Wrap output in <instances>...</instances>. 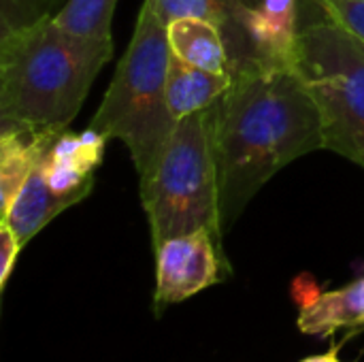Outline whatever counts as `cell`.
Wrapping results in <instances>:
<instances>
[{
	"label": "cell",
	"mask_w": 364,
	"mask_h": 362,
	"mask_svg": "<svg viewBox=\"0 0 364 362\" xmlns=\"http://www.w3.org/2000/svg\"><path fill=\"white\" fill-rule=\"evenodd\" d=\"M154 4L164 23L181 17L213 21L226 41L232 75L260 66V58L250 34L252 9L243 6L239 0H154Z\"/></svg>",
	"instance_id": "8"
},
{
	"label": "cell",
	"mask_w": 364,
	"mask_h": 362,
	"mask_svg": "<svg viewBox=\"0 0 364 362\" xmlns=\"http://www.w3.org/2000/svg\"><path fill=\"white\" fill-rule=\"evenodd\" d=\"M250 34L264 66H294L299 51V0H262L252 11Z\"/></svg>",
	"instance_id": "10"
},
{
	"label": "cell",
	"mask_w": 364,
	"mask_h": 362,
	"mask_svg": "<svg viewBox=\"0 0 364 362\" xmlns=\"http://www.w3.org/2000/svg\"><path fill=\"white\" fill-rule=\"evenodd\" d=\"M239 2H241L243 6L252 9V11H254V9H258V6L262 4V0H239Z\"/></svg>",
	"instance_id": "20"
},
{
	"label": "cell",
	"mask_w": 364,
	"mask_h": 362,
	"mask_svg": "<svg viewBox=\"0 0 364 362\" xmlns=\"http://www.w3.org/2000/svg\"><path fill=\"white\" fill-rule=\"evenodd\" d=\"M115 2L117 0H68L53 15V21L73 34L111 41Z\"/></svg>",
	"instance_id": "15"
},
{
	"label": "cell",
	"mask_w": 364,
	"mask_h": 362,
	"mask_svg": "<svg viewBox=\"0 0 364 362\" xmlns=\"http://www.w3.org/2000/svg\"><path fill=\"white\" fill-rule=\"evenodd\" d=\"M166 30L173 55L205 70L230 73L226 41L222 36V30L213 21L200 17H181L166 23Z\"/></svg>",
	"instance_id": "14"
},
{
	"label": "cell",
	"mask_w": 364,
	"mask_h": 362,
	"mask_svg": "<svg viewBox=\"0 0 364 362\" xmlns=\"http://www.w3.org/2000/svg\"><path fill=\"white\" fill-rule=\"evenodd\" d=\"M62 132L23 124H0V218Z\"/></svg>",
	"instance_id": "9"
},
{
	"label": "cell",
	"mask_w": 364,
	"mask_h": 362,
	"mask_svg": "<svg viewBox=\"0 0 364 362\" xmlns=\"http://www.w3.org/2000/svg\"><path fill=\"white\" fill-rule=\"evenodd\" d=\"M111 55L113 41L73 34L53 17L0 38V124L68 130Z\"/></svg>",
	"instance_id": "2"
},
{
	"label": "cell",
	"mask_w": 364,
	"mask_h": 362,
	"mask_svg": "<svg viewBox=\"0 0 364 362\" xmlns=\"http://www.w3.org/2000/svg\"><path fill=\"white\" fill-rule=\"evenodd\" d=\"M156 290L154 309L162 316L164 307L183 303L194 294L220 284L228 262L222 241L209 230H196L166 239L154 250Z\"/></svg>",
	"instance_id": "6"
},
{
	"label": "cell",
	"mask_w": 364,
	"mask_h": 362,
	"mask_svg": "<svg viewBox=\"0 0 364 362\" xmlns=\"http://www.w3.org/2000/svg\"><path fill=\"white\" fill-rule=\"evenodd\" d=\"M232 83L230 73H213L192 66L171 53L168 81H166V102L175 122L207 111L215 105Z\"/></svg>",
	"instance_id": "12"
},
{
	"label": "cell",
	"mask_w": 364,
	"mask_h": 362,
	"mask_svg": "<svg viewBox=\"0 0 364 362\" xmlns=\"http://www.w3.org/2000/svg\"><path fill=\"white\" fill-rule=\"evenodd\" d=\"M299 329L314 337H333L339 331L364 329V273L348 286L320 292L303 305Z\"/></svg>",
	"instance_id": "11"
},
{
	"label": "cell",
	"mask_w": 364,
	"mask_h": 362,
	"mask_svg": "<svg viewBox=\"0 0 364 362\" xmlns=\"http://www.w3.org/2000/svg\"><path fill=\"white\" fill-rule=\"evenodd\" d=\"M60 0H0V38L51 19Z\"/></svg>",
	"instance_id": "16"
},
{
	"label": "cell",
	"mask_w": 364,
	"mask_h": 362,
	"mask_svg": "<svg viewBox=\"0 0 364 362\" xmlns=\"http://www.w3.org/2000/svg\"><path fill=\"white\" fill-rule=\"evenodd\" d=\"M139 192L154 250L166 239L196 230H209L224 241L209 109L173 126L154 166L139 179Z\"/></svg>",
	"instance_id": "4"
},
{
	"label": "cell",
	"mask_w": 364,
	"mask_h": 362,
	"mask_svg": "<svg viewBox=\"0 0 364 362\" xmlns=\"http://www.w3.org/2000/svg\"><path fill=\"white\" fill-rule=\"evenodd\" d=\"M296 70L311 90L331 149L364 169V43L328 17L301 28Z\"/></svg>",
	"instance_id": "5"
},
{
	"label": "cell",
	"mask_w": 364,
	"mask_h": 362,
	"mask_svg": "<svg viewBox=\"0 0 364 362\" xmlns=\"http://www.w3.org/2000/svg\"><path fill=\"white\" fill-rule=\"evenodd\" d=\"M21 247L23 245L19 243L15 233L4 222H0V290L6 288V282L13 273V267L17 262Z\"/></svg>",
	"instance_id": "18"
},
{
	"label": "cell",
	"mask_w": 364,
	"mask_h": 362,
	"mask_svg": "<svg viewBox=\"0 0 364 362\" xmlns=\"http://www.w3.org/2000/svg\"><path fill=\"white\" fill-rule=\"evenodd\" d=\"M301 362H341L339 361V346L331 348V350H328V352H324V354H318V356H307V358H303Z\"/></svg>",
	"instance_id": "19"
},
{
	"label": "cell",
	"mask_w": 364,
	"mask_h": 362,
	"mask_svg": "<svg viewBox=\"0 0 364 362\" xmlns=\"http://www.w3.org/2000/svg\"><path fill=\"white\" fill-rule=\"evenodd\" d=\"M364 43V0H305Z\"/></svg>",
	"instance_id": "17"
},
{
	"label": "cell",
	"mask_w": 364,
	"mask_h": 362,
	"mask_svg": "<svg viewBox=\"0 0 364 362\" xmlns=\"http://www.w3.org/2000/svg\"><path fill=\"white\" fill-rule=\"evenodd\" d=\"M224 233L290 162L324 149L320 107L296 66H254L232 75L209 107Z\"/></svg>",
	"instance_id": "1"
},
{
	"label": "cell",
	"mask_w": 364,
	"mask_h": 362,
	"mask_svg": "<svg viewBox=\"0 0 364 362\" xmlns=\"http://www.w3.org/2000/svg\"><path fill=\"white\" fill-rule=\"evenodd\" d=\"M107 141L109 137L94 128L83 132L64 130L43 160L47 186L73 205L90 196L94 173L105 158Z\"/></svg>",
	"instance_id": "7"
},
{
	"label": "cell",
	"mask_w": 364,
	"mask_h": 362,
	"mask_svg": "<svg viewBox=\"0 0 364 362\" xmlns=\"http://www.w3.org/2000/svg\"><path fill=\"white\" fill-rule=\"evenodd\" d=\"M171 64L168 30L154 0H145L134 34L90 128L122 141L143 179L177 124L166 102Z\"/></svg>",
	"instance_id": "3"
},
{
	"label": "cell",
	"mask_w": 364,
	"mask_h": 362,
	"mask_svg": "<svg viewBox=\"0 0 364 362\" xmlns=\"http://www.w3.org/2000/svg\"><path fill=\"white\" fill-rule=\"evenodd\" d=\"M43 160L28 177L26 186L13 201L11 209L0 218V222H4L15 233L21 245H28L51 220H55L62 211L73 207L68 198H62L47 186Z\"/></svg>",
	"instance_id": "13"
}]
</instances>
